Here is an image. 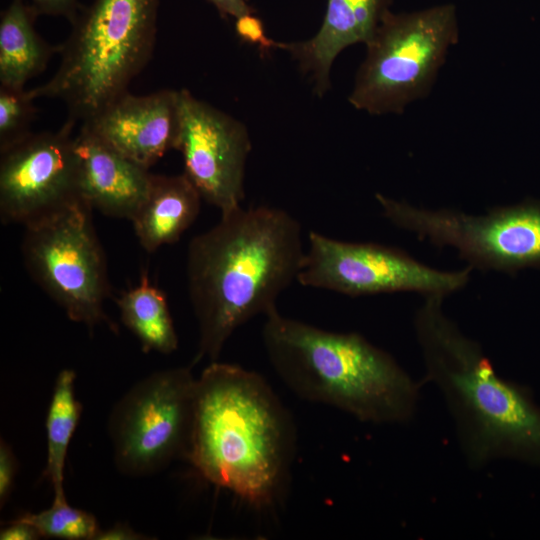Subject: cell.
<instances>
[{"instance_id":"27","label":"cell","mask_w":540,"mask_h":540,"mask_svg":"<svg viewBox=\"0 0 540 540\" xmlns=\"http://www.w3.org/2000/svg\"><path fill=\"white\" fill-rule=\"evenodd\" d=\"M211 3L219 14L223 17H237L254 12L253 8L248 4L247 0H207Z\"/></svg>"},{"instance_id":"19","label":"cell","mask_w":540,"mask_h":540,"mask_svg":"<svg viewBox=\"0 0 540 540\" xmlns=\"http://www.w3.org/2000/svg\"><path fill=\"white\" fill-rule=\"evenodd\" d=\"M75 378L71 369L59 373L48 407L47 464L44 476L52 485L54 497L65 495L63 480L67 450L82 412V406L74 394Z\"/></svg>"},{"instance_id":"12","label":"cell","mask_w":540,"mask_h":540,"mask_svg":"<svg viewBox=\"0 0 540 540\" xmlns=\"http://www.w3.org/2000/svg\"><path fill=\"white\" fill-rule=\"evenodd\" d=\"M180 135L176 150L184 173L202 199L225 213L242 206L245 169L251 151L247 127L238 119L179 90Z\"/></svg>"},{"instance_id":"9","label":"cell","mask_w":540,"mask_h":540,"mask_svg":"<svg viewBox=\"0 0 540 540\" xmlns=\"http://www.w3.org/2000/svg\"><path fill=\"white\" fill-rule=\"evenodd\" d=\"M383 215L439 247L452 246L471 267L515 272L540 266V201L492 208L485 215L420 209L376 193Z\"/></svg>"},{"instance_id":"26","label":"cell","mask_w":540,"mask_h":540,"mask_svg":"<svg viewBox=\"0 0 540 540\" xmlns=\"http://www.w3.org/2000/svg\"><path fill=\"white\" fill-rule=\"evenodd\" d=\"M149 539V537L136 532L129 525L124 523H116L114 526L99 530L94 540H141Z\"/></svg>"},{"instance_id":"18","label":"cell","mask_w":540,"mask_h":540,"mask_svg":"<svg viewBox=\"0 0 540 540\" xmlns=\"http://www.w3.org/2000/svg\"><path fill=\"white\" fill-rule=\"evenodd\" d=\"M122 323L140 341L143 351L170 354L178 337L165 293L144 273L139 283L117 299Z\"/></svg>"},{"instance_id":"24","label":"cell","mask_w":540,"mask_h":540,"mask_svg":"<svg viewBox=\"0 0 540 540\" xmlns=\"http://www.w3.org/2000/svg\"><path fill=\"white\" fill-rule=\"evenodd\" d=\"M30 5L38 15L62 16L70 23L74 21L82 9L78 0H30Z\"/></svg>"},{"instance_id":"25","label":"cell","mask_w":540,"mask_h":540,"mask_svg":"<svg viewBox=\"0 0 540 540\" xmlns=\"http://www.w3.org/2000/svg\"><path fill=\"white\" fill-rule=\"evenodd\" d=\"M41 537L39 531L30 523L18 518L1 529V540H36Z\"/></svg>"},{"instance_id":"16","label":"cell","mask_w":540,"mask_h":540,"mask_svg":"<svg viewBox=\"0 0 540 540\" xmlns=\"http://www.w3.org/2000/svg\"><path fill=\"white\" fill-rule=\"evenodd\" d=\"M201 200L184 172L153 174L147 196L131 220L142 248L151 253L177 242L198 217Z\"/></svg>"},{"instance_id":"21","label":"cell","mask_w":540,"mask_h":540,"mask_svg":"<svg viewBox=\"0 0 540 540\" xmlns=\"http://www.w3.org/2000/svg\"><path fill=\"white\" fill-rule=\"evenodd\" d=\"M29 90L0 85V151L32 133L37 108Z\"/></svg>"},{"instance_id":"5","label":"cell","mask_w":540,"mask_h":540,"mask_svg":"<svg viewBox=\"0 0 540 540\" xmlns=\"http://www.w3.org/2000/svg\"><path fill=\"white\" fill-rule=\"evenodd\" d=\"M159 0H94L82 7L59 45L53 76L29 90L60 100L67 119L83 123L120 95L152 57Z\"/></svg>"},{"instance_id":"10","label":"cell","mask_w":540,"mask_h":540,"mask_svg":"<svg viewBox=\"0 0 540 540\" xmlns=\"http://www.w3.org/2000/svg\"><path fill=\"white\" fill-rule=\"evenodd\" d=\"M471 270L440 271L395 247L346 242L312 231L297 282L348 296L413 291L446 297L465 287Z\"/></svg>"},{"instance_id":"22","label":"cell","mask_w":540,"mask_h":540,"mask_svg":"<svg viewBox=\"0 0 540 540\" xmlns=\"http://www.w3.org/2000/svg\"><path fill=\"white\" fill-rule=\"evenodd\" d=\"M236 36L249 45L256 46L261 54H268L274 49H281L282 42L267 36L262 20L254 12L245 13L235 19Z\"/></svg>"},{"instance_id":"23","label":"cell","mask_w":540,"mask_h":540,"mask_svg":"<svg viewBox=\"0 0 540 540\" xmlns=\"http://www.w3.org/2000/svg\"><path fill=\"white\" fill-rule=\"evenodd\" d=\"M17 461L11 447L0 441V505H5L14 486Z\"/></svg>"},{"instance_id":"3","label":"cell","mask_w":540,"mask_h":540,"mask_svg":"<svg viewBox=\"0 0 540 540\" xmlns=\"http://www.w3.org/2000/svg\"><path fill=\"white\" fill-rule=\"evenodd\" d=\"M443 299L425 296L414 327L426 379L447 403L467 462L474 468L501 458L540 463V410L445 316Z\"/></svg>"},{"instance_id":"15","label":"cell","mask_w":540,"mask_h":540,"mask_svg":"<svg viewBox=\"0 0 540 540\" xmlns=\"http://www.w3.org/2000/svg\"><path fill=\"white\" fill-rule=\"evenodd\" d=\"M75 147L83 201L92 210L131 221L147 196L153 174L81 128Z\"/></svg>"},{"instance_id":"20","label":"cell","mask_w":540,"mask_h":540,"mask_svg":"<svg viewBox=\"0 0 540 540\" xmlns=\"http://www.w3.org/2000/svg\"><path fill=\"white\" fill-rule=\"evenodd\" d=\"M18 519L33 525L41 537L94 540L100 530L96 518L70 506L65 495L53 497L49 508L38 513H24Z\"/></svg>"},{"instance_id":"17","label":"cell","mask_w":540,"mask_h":540,"mask_svg":"<svg viewBox=\"0 0 540 540\" xmlns=\"http://www.w3.org/2000/svg\"><path fill=\"white\" fill-rule=\"evenodd\" d=\"M38 14L24 0H12L0 18V85L24 88L42 73L59 45L46 42L34 27Z\"/></svg>"},{"instance_id":"14","label":"cell","mask_w":540,"mask_h":540,"mask_svg":"<svg viewBox=\"0 0 540 540\" xmlns=\"http://www.w3.org/2000/svg\"><path fill=\"white\" fill-rule=\"evenodd\" d=\"M393 0H327L323 21L309 39L282 42L281 49L297 62L301 72L313 85L314 93L323 97L331 87V69L346 48L366 44L375 33Z\"/></svg>"},{"instance_id":"7","label":"cell","mask_w":540,"mask_h":540,"mask_svg":"<svg viewBox=\"0 0 540 540\" xmlns=\"http://www.w3.org/2000/svg\"><path fill=\"white\" fill-rule=\"evenodd\" d=\"M91 212L81 202L26 226L21 251L31 277L69 319L91 331L102 322L114 329L104 311L110 285Z\"/></svg>"},{"instance_id":"8","label":"cell","mask_w":540,"mask_h":540,"mask_svg":"<svg viewBox=\"0 0 540 540\" xmlns=\"http://www.w3.org/2000/svg\"><path fill=\"white\" fill-rule=\"evenodd\" d=\"M191 367L150 374L112 409L108 434L115 465L124 475H152L176 459H187L197 383Z\"/></svg>"},{"instance_id":"1","label":"cell","mask_w":540,"mask_h":540,"mask_svg":"<svg viewBox=\"0 0 540 540\" xmlns=\"http://www.w3.org/2000/svg\"><path fill=\"white\" fill-rule=\"evenodd\" d=\"M300 222L284 209L243 206L188 244L186 278L198 325L192 365L216 361L236 329L277 309L279 296L302 268Z\"/></svg>"},{"instance_id":"11","label":"cell","mask_w":540,"mask_h":540,"mask_svg":"<svg viewBox=\"0 0 540 540\" xmlns=\"http://www.w3.org/2000/svg\"><path fill=\"white\" fill-rule=\"evenodd\" d=\"M67 119L57 131L32 132L0 151V217L24 227L84 202L72 135Z\"/></svg>"},{"instance_id":"4","label":"cell","mask_w":540,"mask_h":540,"mask_svg":"<svg viewBox=\"0 0 540 540\" xmlns=\"http://www.w3.org/2000/svg\"><path fill=\"white\" fill-rule=\"evenodd\" d=\"M262 341L274 371L304 400L373 424H401L414 416L419 384L358 333L328 331L276 309L265 317Z\"/></svg>"},{"instance_id":"6","label":"cell","mask_w":540,"mask_h":540,"mask_svg":"<svg viewBox=\"0 0 540 540\" xmlns=\"http://www.w3.org/2000/svg\"><path fill=\"white\" fill-rule=\"evenodd\" d=\"M458 41L454 4L400 13L388 10L365 44L348 102L373 116L403 114L430 95Z\"/></svg>"},{"instance_id":"2","label":"cell","mask_w":540,"mask_h":540,"mask_svg":"<svg viewBox=\"0 0 540 540\" xmlns=\"http://www.w3.org/2000/svg\"><path fill=\"white\" fill-rule=\"evenodd\" d=\"M294 444L291 417L261 375L216 360L197 377L186 460L205 480L269 506L284 488Z\"/></svg>"},{"instance_id":"13","label":"cell","mask_w":540,"mask_h":540,"mask_svg":"<svg viewBox=\"0 0 540 540\" xmlns=\"http://www.w3.org/2000/svg\"><path fill=\"white\" fill-rule=\"evenodd\" d=\"M179 90L163 89L147 95L126 92L81 123L102 143L150 169L180 135Z\"/></svg>"}]
</instances>
